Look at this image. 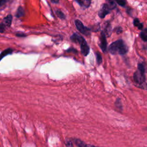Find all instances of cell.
Returning <instances> with one entry per match:
<instances>
[{
	"label": "cell",
	"instance_id": "cell-1",
	"mask_svg": "<svg viewBox=\"0 0 147 147\" xmlns=\"http://www.w3.org/2000/svg\"><path fill=\"white\" fill-rule=\"evenodd\" d=\"M133 79L138 87L146 89L145 66L144 63H141L138 64L137 70L133 75Z\"/></svg>",
	"mask_w": 147,
	"mask_h": 147
},
{
	"label": "cell",
	"instance_id": "cell-2",
	"mask_svg": "<svg viewBox=\"0 0 147 147\" xmlns=\"http://www.w3.org/2000/svg\"><path fill=\"white\" fill-rule=\"evenodd\" d=\"M109 51L113 55H124L128 51V47L121 39L117 40L109 46Z\"/></svg>",
	"mask_w": 147,
	"mask_h": 147
},
{
	"label": "cell",
	"instance_id": "cell-3",
	"mask_svg": "<svg viewBox=\"0 0 147 147\" xmlns=\"http://www.w3.org/2000/svg\"><path fill=\"white\" fill-rule=\"evenodd\" d=\"M75 24L76 25V28L78 29V30L82 34L88 36L91 33V30L85 26L83 23L79 20H76L75 21Z\"/></svg>",
	"mask_w": 147,
	"mask_h": 147
},
{
	"label": "cell",
	"instance_id": "cell-4",
	"mask_svg": "<svg viewBox=\"0 0 147 147\" xmlns=\"http://www.w3.org/2000/svg\"><path fill=\"white\" fill-rule=\"evenodd\" d=\"M110 12V9L107 3H103L101 6L100 9L99 11L98 16L100 18H104L106 15Z\"/></svg>",
	"mask_w": 147,
	"mask_h": 147
},
{
	"label": "cell",
	"instance_id": "cell-5",
	"mask_svg": "<svg viewBox=\"0 0 147 147\" xmlns=\"http://www.w3.org/2000/svg\"><path fill=\"white\" fill-rule=\"evenodd\" d=\"M107 40H106V36L105 34V33L102 31L100 36V42H99V46L102 49V51L103 52H106L107 50Z\"/></svg>",
	"mask_w": 147,
	"mask_h": 147
},
{
	"label": "cell",
	"instance_id": "cell-6",
	"mask_svg": "<svg viewBox=\"0 0 147 147\" xmlns=\"http://www.w3.org/2000/svg\"><path fill=\"white\" fill-rule=\"evenodd\" d=\"M80 50H81L82 53L84 56H87L88 55V53H89L90 48H89L88 45L87 44V42H86V41L85 40L84 38L80 43Z\"/></svg>",
	"mask_w": 147,
	"mask_h": 147
},
{
	"label": "cell",
	"instance_id": "cell-7",
	"mask_svg": "<svg viewBox=\"0 0 147 147\" xmlns=\"http://www.w3.org/2000/svg\"><path fill=\"white\" fill-rule=\"evenodd\" d=\"M73 141L78 147H103V146H97L91 144H87L82 140L78 138H74Z\"/></svg>",
	"mask_w": 147,
	"mask_h": 147
},
{
	"label": "cell",
	"instance_id": "cell-8",
	"mask_svg": "<svg viewBox=\"0 0 147 147\" xmlns=\"http://www.w3.org/2000/svg\"><path fill=\"white\" fill-rule=\"evenodd\" d=\"M111 26L110 25V24L109 23V22H106L105 24L104 25V30H103V32L105 33L106 36H107V37H109L110 36H111Z\"/></svg>",
	"mask_w": 147,
	"mask_h": 147
},
{
	"label": "cell",
	"instance_id": "cell-9",
	"mask_svg": "<svg viewBox=\"0 0 147 147\" xmlns=\"http://www.w3.org/2000/svg\"><path fill=\"white\" fill-rule=\"evenodd\" d=\"M12 16L11 15H8L6 17L4 18L3 19V23L5 25L7 26H10L11 25V22H12Z\"/></svg>",
	"mask_w": 147,
	"mask_h": 147
},
{
	"label": "cell",
	"instance_id": "cell-10",
	"mask_svg": "<svg viewBox=\"0 0 147 147\" xmlns=\"http://www.w3.org/2000/svg\"><path fill=\"white\" fill-rule=\"evenodd\" d=\"M13 52V50L10 48H8L7 49H5L4 50L3 52H2L0 54V61L6 56L8 55H10L11 53H12Z\"/></svg>",
	"mask_w": 147,
	"mask_h": 147
},
{
	"label": "cell",
	"instance_id": "cell-11",
	"mask_svg": "<svg viewBox=\"0 0 147 147\" xmlns=\"http://www.w3.org/2000/svg\"><path fill=\"white\" fill-rule=\"evenodd\" d=\"M115 106L119 110V111H122L123 110V106H122V102L120 98H117L114 103Z\"/></svg>",
	"mask_w": 147,
	"mask_h": 147
},
{
	"label": "cell",
	"instance_id": "cell-12",
	"mask_svg": "<svg viewBox=\"0 0 147 147\" xmlns=\"http://www.w3.org/2000/svg\"><path fill=\"white\" fill-rule=\"evenodd\" d=\"M133 24L135 26L137 27L138 29L142 30L143 29V24L141 23L138 18H135L133 21Z\"/></svg>",
	"mask_w": 147,
	"mask_h": 147
},
{
	"label": "cell",
	"instance_id": "cell-13",
	"mask_svg": "<svg viewBox=\"0 0 147 147\" xmlns=\"http://www.w3.org/2000/svg\"><path fill=\"white\" fill-rule=\"evenodd\" d=\"M24 14H25V12H24V9L21 6H20L17 9V13L16 14V16L17 17H22L23 16H24Z\"/></svg>",
	"mask_w": 147,
	"mask_h": 147
},
{
	"label": "cell",
	"instance_id": "cell-14",
	"mask_svg": "<svg viewBox=\"0 0 147 147\" xmlns=\"http://www.w3.org/2000/svg\"><path fill=\"white\" fill-rule=\"evenodd\" d=\"M107 1V4L110 7V10L114 9L116 7V4L114 0H106Z\"/></svg>",
	"mask_w": 147,
	"mask_h": 147
},
{
	"label": "cell",
	"instance_id": "cell-15",
	"mask_svg": "<svg viewBox=\"0 0 147 147\" xmlns=\"http://www.w3.org/2000/svg\"><path fill=\"white\" fill-rule=\"evenodd\" d=\"M140 37L141 38V39L146 42L147 40V29H145L144 30H142L141 33H140Z\"/></svg>",
	"mask_w": 147,
	"mask_h": 147
},
{
	"label": "cell",
	"instance_id": "cell-16",
	"mask_svg": "<svg viewBox=\"0 0 147 147\" xmlns=\"http://www.w3.org/2000/svg\"><path fill=\"white\" fill-rule=\"evenodd\" d=\"M95 55H96V60L97 63L98 64H101L102 62V57L100 53L99 52H97L95 53Z\"/></svg>",
	"mask_w": 147,
	"mask_h": 147
},
{
	"label": "cell",
	"instance_id": "cell-17",
	"mask_svg": "<svg viewBox=\"0 0 147 147\" xmlns=\"http://www.w3.org/2000/svg\"><path fill=\"white\" fill-rule=\"evenodd\" d=\"M56 15L57 16V17H59L60 19L64 20V19H65V18L64 14L61 10H57L56 11Z\"/></svg>",
	"mask_w": 147,
	"mask_h": 147
},
{
	"label": "cell",
	"instance_id": "cell-18",
	"mask_svg": "<svg viewBox=\"0 0 147 147\" xmlns=\"http://www.w3.org/2000/svg\"><path fill=\"white\" fill-rule=\"evenodd\" d=\"M65 145L67 147H74L73 141L70 138H68L65 141Z\"/></svg>",
	"mask_w": 147,
	"mask_h": 147
},
{
	"label": "cell",
	"instance_id": "cell-19",
	"mask_svg": "<svg viewBox=\"0 0 147 147\" xmlns=\"http://www.w3.org/2000/svg\"><path fill=\"white\" fill-rule=\"evenodd\" d=\"M117 4L122 7H125L126 5V1L125 0H114Z\"/></svg>",
	"mask_w": 147,
	"mask_h": 147
},
{
	"label": "cell",
	"instance_id": "cell-20",
	"mask_svg": "<svg viewBox=\"0 0 147 147\" xmlns=\"http://www.w3.org/2000/svg\"><path fill=\"white\" fill-rule=\"evenodd\" d=\"M74 1H76L81 7H84V6H85L86 7H87L85 2H84V1H83L82 0H74Z\"/></svg>",
	"mask_w": 147,
	"mask_h": 147
},
{
	"label": "cell",
	"instance_id": "cell-21",
	"mask_svg": "<svg viewBox=\"0 0 147 147\" xmlns=\"http://www.w3.org/2000/svg\"><path fill=\"white\" fill-rule=\"evenodd\" d=\"M115 32H116V33H117V34L121 33L122 32V28L120 27V26L117 27V28H115Z\"/></svg>",
	"mask_w": 147,
	"mask_h": 147
},
{
	"label": "cell",
	"instance_id": "cell-22",
	"mask_svg": "<svg viewBox=\"0 0 147 147\" xmlns=\"http://www.w3.org/2000/svg\"><path fill=\"white\" fill-rule=\"evenodd\" d=\"M5 31V26L2 24L0 23V33H3Z\"/></svg>",
	"mask_w": 147,
	"mask_h": 147
},
{
	"label": "cell",
	"instance_id": "cell-23",
	"mask_svg": "<svg viewBox=\"0 0 147 147\" xmlns=\"http://www.w3.org/2000/svg\"><path fill=\"white\" fill-rule=\"evenodd\" d=\"M84 1H85V3H86V5L87 6V7H88L90 6V5L91 0H84Z\"/></svg>",
	"mask_w": 147,
	"mask_h": 147
},
{
	"label": "cell",
	"instance_id": "cell-24",
	"mask_svg": "<svg viewBox=\"0 0 147 147\" xmlns=\"http://www.w3.org/2000/svg\"><path fill=\"white\" fill-rule=\"evenodd\" d=\"M6 2V0H0V7L3 6Z\"/></svg>",
	"mask_w": 147,
	"mask_h": 147
},
{
	"label": "cell",
	"instance_id": "cell-25",
	"mask_svg": "<svg viewBox=\"0 0 147 147\" xmlns=\"http://www.w3.org/2000/svg\"><path fill=\"white\" fill-rule=\"evenodd\" d=\"M16 36H18V37H24V36H26V34H24V33H17V34H16Z\"/></svg>",
	"mask_w": 147,
	"mask_h": 147
},
{
	"label": "cell",
	"instance_id": "cell-26",
	"mask_svg": "<svg viewBox=\"0 0 147 147\" xmlns=\"http://www.w3.org/2000/svg\"><path fill=\"white\" fill-rule=\"evenodd\" d=\"M51 1L52 3H57L59 2V0H51Z\"/></svg>",
	"mask_w": 147,
	"mask_h": 147
}]
</instances>
